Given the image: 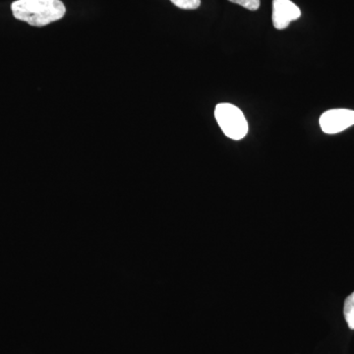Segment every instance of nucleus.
I'll return each mask as SVG.
<instances>
[{"label":"nucleus","instance_id":"nucleus-3","mask_svg":"<svg viewBox=\"0 0 354 354\" xmlns=\"http://www.w3.org/2000/svg\"><path fill=\"white\" fill-rule=\"evenodd\" d=\"M354 125V111L351 109H330L320 118V127L326 134H337Z\"/></svg>","mask_w":354,"mask_h":354},{"label":"nucleus","instance_id":"nucleus-1","mask_svg":"<svg viewBox=\"0 0 354 354\" xmlns=\"http://www.w3.org/2000/svg\"><path fill=\"white\" fill-rule=\"evenodd\" d=\"M16 19L35 27H44L62 19L66 13L60 0H17L11 6Z\"/></svg>","mask_w":354,"mask_h":354},{"label":"nucleus","instance_id":"nucleus-7","mask_svg":"<svg viewBox=\"0 0 354 354\" xmlns=\"http://www.w3.org/2000/svg\"><path fill=\"white\" fill-rule=\"evenodd\" d=\"M232 3L239 4L248 10L255 11L260 7V0H228Z\"/></svg>","mask_w":354,"mask_h":354},{"label":"nucleus","instance_id":"nucleus-2","mask_svg":"<svg viewBox=\"0 0 354 354\" xmlns=\"http://www.w3.org/2000/svg\"><path fill=\"white\" fill-rule=\"evenodd\" d=\"M215 118L225 136L241 140L248 132V123L242 111L234 104H220L216 106Z\"/></svg>","mask_w":354,"mask_h":354},{"label":"nucleus","instance_id":"nucleus-5","mask_svg":"<svg viewBox=\"0 0 354 354\" xmlns=\"http://www.w3.org/2000/svg\"><path fill=\"white\" fill-rule=\"evenodd\" d=\"M344 314L349 329L354 330V292L344 302Z\"/></svg>","mask_w":354,"mask_h":354},{"label":"nucleus","instance_id":"nucleus-6","mask_svg":"<svg viewBox=\"0 0 354 354\" xmlns=\"http://www.w3.org/2000/svg\"><path fill=\"white\" fill-rule=\"evenodd\" d=\"M174 6L185 10H194L201 4V0H171Z\"/></svg>","mask_w":354,"mask_h":354},{"label":"nucleus","instance_id":"nucleus-4","mask_svg":"<svg viewBox=\"0 0 354 354\" xmlns=\"http://www.w3.org/2000/svg\"><path fill=\"white\" fill-rule=\"evenodd\" d=\"M301 16L299 7L290 0H274L272 1V24L278 30L288 27L292 21Z\"/></svg>","mask_w":354,"mask_h":354}]
</instances>
